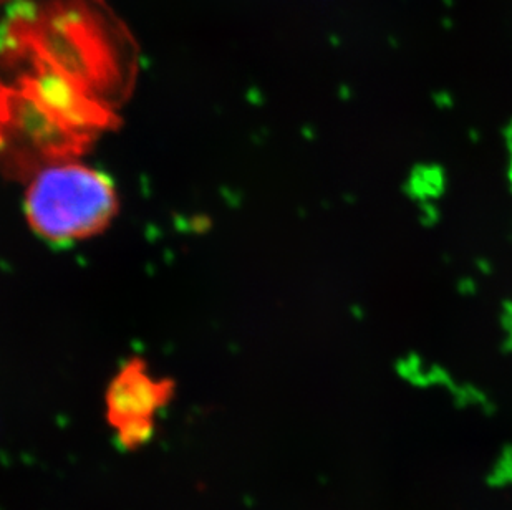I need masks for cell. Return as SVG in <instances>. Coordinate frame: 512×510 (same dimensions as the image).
<instances>
[{
	"label": "cell",
	"mask_w": 512,
	"mask_h": 510,
	"mask_svg": "<svg viewBox=\"0 0 512 510\" xmlns=\"http://www.w3.org/2000/svg\"><path fill=\"white\" fill-rule=\"evenodd\" d=\"M171 380L151 376L145 363L133 360L121 368L108 386L107 421L123 448L135 451L155 433V416L173 398Z\"/></svg>",
	"instance_id": "obj_2"
},
{
	"label": "cell",
	"mask_w": 512,
	"mask_h": 510,
	"mask_svg": "<svg viewBox=\"0 0 512 510\" xmlns=\"http://www.w3.org/2000/svg\"><path fill=\"white\" fill-rule=\"evenodd\" d=\"M118 212V194L107 174L63 161L29 179L25 216L29 226L54 244L85 241L105 231Z\"/></svg>",
	"instance_id": "obj_1"
}]
</instances>
